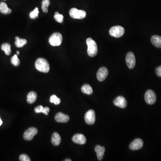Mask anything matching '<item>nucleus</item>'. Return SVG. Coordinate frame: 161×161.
<instances>
[{
  "label": "nucleus",
  "mask_w": 161,
  "mask_h": 161,
  "mask_svg": "<svg viewBox=\"0 0 161 161\" xmlns=\"http://www.w3.org/2000/svg\"><path fill=\"white\" fill-rule=\"evenodd\" d=\"M35 67L37 70L44 73H47L50 70L48 61L44 58H38L35 62Z\"/></svg>",
  "instance_id": "f257e3e1"
},
{
  "label": "nucleus",
  "mask_w": 161,
  "mask_h": 161,
  "mask_svg": "<svg viewBox=\"0 0 161 161\" xmlns=\"http://www.w3.org/2000/svg\"><path fill=\"white\" fill-rule=\"evenodd\" d=\"M88 48L87 53L91 57H94L98 53V47L96 43L91 38H89L86 40Z\"/></svg>",
  "instance_id": "f03ea898"
},
{
  "label": "nucleus",
  "mask_w": 161,
  "mask_h": 161,
  "mask_svg": "<svg viewBox=\"0 0 161 161\" xmlns=\"http://www.w3.org/2000/svg\"><path fill=\"white\" fill-rule=\"evenodd\" d=\"M62 42V36L58 32L53 33L49 39V44L52 46L60 45Z\"/></svg>",
  "instance_id": "7ed1b4c3"
},
{
  "label": "nucleus",
  "mask_w": 161,
  "mask_h": 161,
  "mask_svg": "<svg viewBox=\"0 0 161 161\" xmlns=\"http://www.w3.org/2000/svg\"><path fill=\"white\" fill-rule=\"evenodd\" d=\"M125 29L120 26H116L112 27L109 30V34L115 38H120L125 33Z\"/></svg>",
  "instance_id": "20e7f679"
},
{
  "label": "nucleus",
  "mask_w": 161,
  "mask_h": 161,
  "mask_svg": "<svg viewBox=\"0 0 161 161\" xmlns=\"http://www.w3.org/2000/svg\"><path fill=\"white\" fill-rule=\"evenodd\" d=\"M70 15L71 17L74 19L81 20L85 18L86 13L84 10H77L76 8H72L70 11Z\"/></svg>",
  "instance_id": "39448f33"
},
{
  "label": "nucleus",
  "mask_w": 161,
  "mask_h": 161,
  "mask_svg": "<svg viewBox=\"0 0 161 161\" xmlns=\"http://www.w3.org/2000/svg\"><path fill=\"white\" fill-rule=\"evenodd\" d=\"M145 100L146 102L150 105L154 104L156 101V95L152 90H148L145 95Z\"/></svg>",
  "instance_id": "423d86ee"
},
{
  "label": "nucleus",
  "mask_w": 161,
  "mask_h": 161,
  "mask_svg": "<svg viewBox=\"0 0 161 161\" xmlns=\"http://www.w3.org/2000/svg\"><path fill=\"white\" fill-rule=\"evenodd\" d=\"M95 113L94 110H90L85 114V121L88 125L94 124L95 121Z\"/></svg>",
  "instance_id": "0eeeda50"
},
{
  "label": "nucleus",
  "mask_w": 161,
  "mask_h": 161,
  "mask_svg": "<svg viewBox=\"0 0 161 161\" xmlns=\"http://www.w3.org/2000/svg\"><path fill=\"white\" fill-rule=\"evenodd\" d=\"M38 133V130L34 127L30 128L24 132L23 137L26 141H31L33 139L35 135Z\"/></svg>",
  "instance_id": "6e6552de"
},
{
  "label": "nucleus",
  "mask_w": 161,
  "mask_h": 161,
  "mask_svg": "<svg viewBox=\"0 0 161 161\" xmlns=\"http://www.w3.org/2000/svg\"><path fill=\"white\" fill-rule=\"evenodd\" d=\"M126 62L129 69H132L134 68L136 65V59L132 52H129L127 54Z\"/></svg>",
  "instance_id": "1a4fd4ad"
},
{
  "label": "nucleus",
  "mask_w": 161,
  "mask_h": 161,
  "mask_svg": "<svg viewBox=\"0 0 161 161\" xmlns=\"http://www.w3.org/2000/svg\"><path fill=\"white\" fill-rule=\"evenodd\" d=\"M143 141L140 138L135 139L129 145V148L132 151L140 150L143 147Z\"/></svg>",
  "instance_id": "9d476101"
},
{
  "label": "nucleus",
  "mask_w": 161,
  "mask_h": 161,
  "mask_svg": "<svg viewBox=\"0 0 161 161\" xmlns=\"http://www.w3.org/2000/svg\"><path fill=\"white\" fill-rule=\"evenodd\" d=\"M108 74V70L106 68L101 67L99 69L97 73V77L100 82H102L105 80Z\"/></svg>",
  "instance_id": "9b49d317"
},
{
  "label": "nucleus",
  "mask_w": 161,
  "mask_h": 161,
  "mask_svg": "<svg viewBox=\"0 0 161 161\" xmlns=\"http://www.w3.org/2000/svg\"><path fill=\"white\" fill-rule=\"evenodd\" d=\"M113 103L116 106L118 107L121 108H125L127 105V102L125 98L121 96L116 98L113 102Z\"/></svg>",
  "instance_id": "f8f14e48"
},
{
  "label": "nucleus",
  "mask_w": 161,
  "mask_h": 161,
  "mask_svg": "<svg viewBox=\"0 0 161 161\" xmlns=\"http://www.w3.org/2000/svg\"><path fill=\"white\" fill-rule=\"evenodd\" d=\"M72 141L74 143L79 145H84L86 142L85 136L82 134H77L72 137Z\"/></svg>",
  "instance_id": "ddd939ff"
},
{
  "label": "nucleus",
  "mask_w": 161,
  "mask_h": 161,
  "mask_svg": "<svg viewBox=\"0 0 161 161\" xmlns=\"http://www.w3.org/2000/svg\"><path fill=\"white\" fill-rule=\"evenodd\" d=\"M55 119L56 121L58 123H66L70 120V117L68 115L63 114L61 112H59L55 116Z\"/></svg>",
  "instance_id": "4468645a"
},
{
  "label": "nucleus",
  "mask_w": 161,
  "mask_h": 161,
  "mask_svg": "<svg viewBox=\"0 0 161 161\" xmlns=\"http://www.w3.org/2000/svg\"><path fill=\"white\" fill-rule=\"evenodd\" d=\"M95 151L97 156L98 159L99 161H101L103 158L104 155L105 148L104 147L101 146L100 145H97L95 148Z\"/></svg>",
  "instance_id": "2eb2a0df"
},
{
  "label": "nucleus",
  "mask_w": 161,
  "mask_h": 161,
  "mask_svg": "<svg viewBox=\"0 0 161 161\" xmlns=\"http://www.w3.org/2000/svg\"><path fill=\"white\" fill-rule=\"evenodd\" d=\"M153 45L158 48H161V37L158 36H153L151 38Z\"/></svg>",
  "instance_id": "dca6fc26"
},
{
  "label": "nucleus",
  "mask_w": 161,
  "mask_h": 161,
  "mask_svg": "<svg viewBox=\"0 0 161 161\" xmlns=\"http://www.w3.org/2000/svg\"><path fill=\"white\" fill-rule=\"evenodd\" d=\"M52 143L54 146H58L61 144V137L59 134L57 132H54L52 134L51 138Z\"/></svg>",
  "instance_id": "f3484780"
},
{
  "label": "nucleus",
  "mask_w": 161,
  "mask_h": 161,
  "mask_svg": "<svg viewBox=\"0 0 161 161\" xmlns=\"http://www.w3.org/2000/svg\"><path fill=\"white\" fill-rule=\"evenodd\" d=\"M0 12L5 15H8L11 13L12 10L8 8L7 4L5 2H1L0 3Z\"/></svg>",
  "instance_id": "a211bd4d"
},
{
  "label": "nucleus",
  "mask_w": 161,
  "mask_h": 161,
  "mask_svg": "<svg viewBox=\"0 0 161 161\" xmlns=\"http://www.w3.org/2000/svg\"><path fill=\"white\" fill-rule=\"evenodd\" d=\"M37 97V96L36 92L34 91L30 92L27 96V102L30 104L34 103L36 100Z\"/></svg>",
  "instance_id": "6ab92c4d"
},
{
  "label": "nucleus",
  "mask_w": 161,
  "mask_h": 161,
  "mask_svg": "<svg viewBox=\"0 0 161 161\" xmlns=\"http://www.w3.org/2000/svg\"><path fill=\"white\" fill-rule=\"evenodd\" d=\"M82 91L84 94L87 95H91L92 94L93 89L91 86L88 84H85L82 87Z\"/></svg>",
  "instance_id": "aec40b11"
},
{
  "label": "nucleus",
  "mask_w": 161,
  "mask_h": 161,
  "mask_svg": "<svg viewBox=\"0 0 161 161\" xmlns=\"http://www.w3.org/2000/svg\"><path fill=\"white\" fill-rule=\"evenodd\" d=\"M15 40V44L16 46L19 48L22 47L27 43V40L26 39H20L17 36L16 37Z\"/></svg>",
  "instance_id": "412c9836"
},
{
  "label": "nucleus",
  "mask_w": 161,
  "mask_h": 161,
  "mask_svg": "<svg viewBox=\"0 0 161 161\" xmlns=\"http://www.w3.org/2000/svg\"><path fill=\"white\" fill-rule=\"evenodd\" d=\"M1 49L2 50L4 51L5 54L7 56L10 55L11 53V46L8 43H5L2 44L1 46Z\"/></svg>",
  "instance_id": "4be33fe9"
},
{
  "label": "nucleus",
  "mask_w": 161,
  "mask_h": 161,
  "mask_svg": "<svg viewBox=\"0 0 161 161\" xmlns=\"http://www.w3.org/2000/svg\"><path fill=\"white\" fill-rule=\"evenodd\" d=\"M50 4L49 0H43L42 2V9L44 13H47L48 12V7Z\"/></svg>",
  "instance_id": "5701e85b"
},
{
  "label": "nucleus",
  "mask_w": 161,
  "mask_h": 161,
  "mask_svg": "<svg viewBox=\"0 0 161 161\" xmlns=\"http://www.w3.org/2000/svg\"><path fill=\"white\" fill-rule=\"evenodd\" d=\"M11 63L15 66H18L20 65V60L17 57V55H15L11 58Z\"/></svg>",
  "instance_id": "b1692460"
},
{
  "label": "nucleus",
  "mask_w": 161,
  "mask_h": 161,
  "mask_svg": "<svg viewBox=\"0 0 161 161\" xmlns=\"http://www.w3.org/2000/svg\"><path fill=\"white\" fill-rule=\"evenodd\" d=\"M50 102L51 103H54L55 105H59L61 103V100L60 98L57 97L56 95H52L50 97Z\"/></svg>",
  "instance_id": "393cba45"
},
{
  "label": "nucleus",
  "mask_w": 161,
  "mask_h": 161,
  "mask_svg": "<svg viewBox=\"0 0 161 161\" xmlns=\"http://www.w3.org/2000/svg\"><path fill=\"white\" fill-rule=\"evenodd\" d=\"M54 17L56 21L59 23H62L63 22L64 16H63V15L59 14L58 12H55Z\"/></svg>",
  "instance_id": "a878e982"
},
{
  "label": "nucleus",
  "mask_w": 161,
  "mask_h": 161,
  "mask_svg": "<svg viewBox=\"0 0 161 161\" xmlns=\"http://www.w3.org/2000/svg\"><path fill=\"white\" fill-rule=\"evenodd\" d=\"M39 13V11L38 8L37 7H36L34 10L31 12L30 13L29 17L31 19H35L37 17H38Z\"/></svg>",
  "instance_id": "bb28decb"
},
{
  "label": "nucleus",
  "mask_w": 161,
  "mask_h": 161,
  "mask_svg": "<svg viewBox=\"0 0 161 161\" xmlns=\"http://www.w3.org/2000/svg\"><path fill=\"white\" fill-rule=\"evenodd\" d=\"M20 160L21 161H30L31 159L26 154H22L20 156Z\"/></svg>",
  "instance_id": "cd10ccee"
},
{
  "label": "nucleus",
  "mask_w": 161,
  "mask_h": 161,
  "mask_svg": "<svg viewBox=\"0 0 161 161\" xmlns=\"http://www.w3.org/2000/svg\"><path fill=\"white\" fill-rule=\"evenodd\" d=\"M44 109V107L41 105H40V106L37 107H36L35 108V112L36 113H43Z\"/></svg>",
  "instance_id": "c85d7f7f"
},
{
  "label": "nucleus",
  "mask_w": 161,
  "mask_h": 161,
  "mask_svg": "<svg viewBox=\"0 0 161 161\" xmlns=\"http://www.w3.org/2000/svg\"><path fill=\"white\" fill-rule=\"evenodd\" d=\"M156 73L158 76L161 77V66L158 67L156 69Z\"/></svg>",
  "instance_id": "c756f323"
},
{
  "label": "nucleus",
  "mask_w": 161,
  "mask_h": 161,
  "mask_svg": "<svg viewBox=\"0 0 161 161\" xmlns=\"http://www.w3.org/2000/svg\"><path fill=\"white\" fill-rule=\"evenodd\" d=\"M49 111H50V108L48 107H44V110H43V113L45 114V115H48V112H49Z\"/></svg>",
  "instance_id": "7c9ffc66"
},
{
  "label": "nucleus",
  "mask_w": 161,
  "mask_h": 161,
  "mask_svg": "<svg viewBox=\"0 0 161 161\" xmlns=\"http://www.w3.org/2000/svg\"><path fill=\"white\" fill-rule=\"evenodd\" d=\"M2 123H3V122H2V120H1V119L0 118V126L2 125Z\"/></svg>",
  "instance_id": "2f4dec72"
},
{
  "label": "nucleus",
  "mask_w": 161,
  "mask_h": 161,
  "mask_svg": "<svg viewBox=\"0 0 161 161\" xmlns=\"http://www.w3.org/2000/svg\"><path fill=\"white\" fill-rule=\"evenodd\" d=\"M65 161H71L72 160L70 159H67L65 160Z\"/></svg>",
  "instance_id": "473e14b6"
},
{
  "label": "nucleus",
  "mask_w": 161,
  "mask_h": 161,
  "mask_svg": "<svg viewBox=\"0 0 161 161\" xmlns=\"http://www.w3.org/2000/svg\"><path fill=\"white\" fill-rule=\"evenodd\" d=\"M20 51H17V55H20Z\"/></svg>",
  "instance_id": "72a5a7b5"
},
{
  "label": "nucleus",
  "mask_w": 161,
  "mask_h": 161,
  "mask_svg": "<svg viewBox=\"0 0 161 161\" xmlns=\"http://www.w3.org/2000/svg\"><path fill=\"white\" fill-rule=\"evenodd\" d=\"M4 1H6V0H4Z\"/></svg>",
  "instance_id": "f704fd0d"
}]
</instances>
